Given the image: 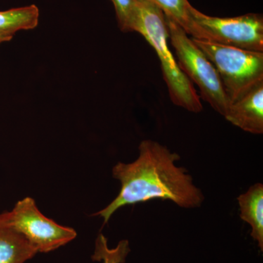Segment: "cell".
Returning a JSON list of instances; mask_svg holds the SVG:
<instances>
[{"label": "cell", "instance_id": "6da1fadb", "mask_svg": "<svg viewBox=\"0 0 263 263\" xmlns=\"http://www.w3.org/2000/svg\"><path fill=\"white\" fill-rule=\"evenodd\" d=\"M178 154L152 140H145L139 146V157L135 162H119L114 166V178L122 184L119 195L110 204L95 214L103 218L104 224L118 209L148 200H169L185 209L200 207L204 200L193 178L175 162Z\"/></svg>", "mask_w": 263, "mask_h": 263}, {"label": "cell", "instance_id": "7a4b0ae2", "mask_svg": "<svg viewBox=\"0 0 263 263\" xmlns=\"http://www.w3.org/2000/svg\"><path fill=\"white\" fill-rule=\"evenodd\" d=\"M132 31L141 34L157 53L172 103L193 113L201 112L200 97L167 44L169 33L163 11L151 0H136Z\"/></svg>", "mask_w": 263, "mask_h": 263}, {"label": "cell", "instance_id": "3957f363", "mask_svg": "<svg viewBox=\"0 0 263 263\" xmlns=\"http://www.w3.org/2000/svg\"><path fill=\"white\" fill-rule=\"evenodd\" d=\"M166 22L180 69L198 86L202 100L224 117L230 103L215 67L179 24L167 17Z\"/></svg>", "mask_w": 263, "mask_h": 263}, {"label": "cell", "instance_id": "277c9868", "mask_svg": "<svg viewBox=\"0 0 263 263\" xmlns=\"http://www.w3.org/2000/svg\"><path fill=\"white\" fill-rule=\"evenodd\" d=\"M215 67L230 104L263 80V52L192 38Z\"/></svg>", "mask_w": 263, "mask_h": 263}, {"label": "cell", "instance_id": "5b68a950", "mask_svg": "<svg viewBox=\"0 0 263 263\" xmlns=\"http://www.w3.org/2000/svg\"><path fill=\"white\" fill-rule=\"evenodd\" d=\"M190 16L197 30L196 39L240 48L263 52V17L248 13L231 18L207 15L192 6Z\"/></svg>", "mask_w": 263, "mask_h": 263}, {"label": "cell", "instance_id": "8992f818", "mask_svg": "<svg viewBox=\"0 0 263 263\" xmlns=\"http://www.w3.org/2000/svg\"><path fill=\"white\" fill-rule=\"evenodd\" d=\"M5 222L24 235L38 252H51L75 239L72 228L60 226L40 212L32 197H25L13 210L0 214Z\"/></svg>", "mask_w": 263, "mask_h": 263}, {"label": "cell", "instance_id": "52a82bcc", "mask_svg": "<svg viewBox=\"0 0 263 263\" xmlns=\"http://www.w3.org/2000/svg\"><path fill=\"white\" fill-rule=\"evenodd\" d=\"M226 120L242 130L254 135L263 133V80L253 85L228 107Z\"/></svg>", "mask_w": 263, "mask_h": 263}, {"label": "cell", "instance_id": "ba28073f", "mask_svg": "<svg viewBox=\"0 0 263 263\" xmlns=\"http://www.w3.org/2000/svg\"><path fill=\"white\" fill-rule=\"evenodd\" d=\"M37 253L23 235L0 217V263H24Z\"/></svg>", "mask_w": 263, "mask_h": 263}, {"label": "cell", "instance_id": "9c48e42d", "mask_svg": "<svg viewBox=\"0 0 263 263\" xmlns=\"http://www.w3.org/2000/svg\"><path fill=\"white\" fill-rule=\"evenodd\" d=\"M240 219L252 228L251 236L263 250V185L257 183L238 197Z\"/></svg>", "mask_w": 263, "mask_h": 263}, {"label": "cell", "instance_id": "30bf717a", "mask_svg": "<svg viewBox=\"0 0 263 263\" xmlns=\"http://www.w3.org/2000/svg\"><path fill=\"white\" fill-rule=\"evenodd\" d=\"M39 15L34 5L0 11V35L13 36L18 31L35 28Z\"/></svg>", "mask_w": 263, "mask_h": 263}, {"label": "cell", "instance_id": "8fae6325", "mask_svg": "<svg viewBox=\"0 0 263 263\" xmlns=\"http://www.w3.org/2000/svg\"><path fill=\"white\" fill-rule=\"evenodd\" d=\"M163 11L166 17L171 18L186 32L188 35L197 38V30L190 16L192 5L188 0H151Z\"/></svg>", "mask_w": 263, "mask_h": 263}, {"label": "cell", "instance_id": "7c38bea8", "mask_svg": "<svg viewBox=\"0 0 263 263\" xmlns=\"http://www.w3.org/2000/svg\"><path fill=\"white\" fill-rule=\"evenodd\" d=\"M129 252L127 240H122L116 248L109 249L106 238L103 235H100L97 239L93 259L103 260L104 263H124Z\"/></svg>", "mask_w": 263, "mask_h": 263}, {"label": "cell", "instance_id": "4fadbf2b", "mask_svg": "<svg viewBox=\"0 0 263 263\" xmlns=\"http://www.w3.org/2000/svg\"><path fill=\"white\" fill-rule=\"evenodd\" d=\"M114 5L119 29L124 32H133L136 0H109Z\"/></svg>", "mask_w": 263, "mask_h": 263}, {"label": "cell", "instance_id": "5bb4252c", "mask_svg": "<svg viewBox=\"0 0 263 263\" xmlns=\"http://www.w3.org/2000/svg\"><path fill=\"white\" fill-rule=\"evenodd\" d=\"M12 38H13V36L0 35V44L11 41Z\"/></svg>", "mask_w": 263, "mask_h": 263}]
</instances>
